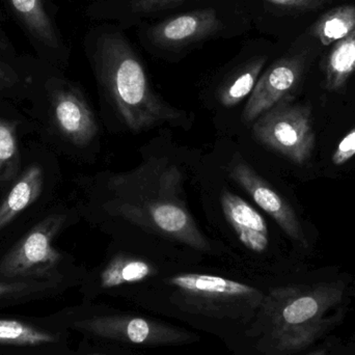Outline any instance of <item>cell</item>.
Returning a JSON list of instances; mask_svg holds the SVG:
<instances>
[{
  "label": "cell",
  "instance_id": "obj_1",
  "mask_svg": "<svg viewBox=\"0 0 355 355\" xmlns=\"http://www.w3.org/2000/svg\"><path fill=\"white\" fill-rule=\"evenodd\" d=\"M87 45L98 83L129 130L139 133L181 118L153 91L141 58L119 25L98 27Z\"/></svg>",
  "mask_w": 355,
  "mask_h": 355
},
{
  "label": "cell",
  "instance_id": "obj_2",
  "mask_svg": "<svg viewBox=\"0 0 355 355\" xmlns=\"http://www.w3.org/2000/svg\"><path fill=\"white\" fill-rule=\"evenodd\" d=\"M182 176L166 162H152L110 181L125 218L198 250L210 248L181 198Z\"/></svg>",
  "mask_w": 355,
  "mask_h": 355
},
{
  "label": "cell",
  "instance_id": "obj_3",
  "mask_svg": "<svg viewBox=\"0 0 355 355\" xmlns=\"http://www.w3.org/2000/svg\"><path fill=\"white\" fill-rule=\"evenodd\" d=\"M345 294L342 282L273 290L262 302L269 348L277 354H291L316 343L341 321Z\"/></svg>",
  "mask_w": 355,
  "mask_h": 355
},
{
  "label": "cell",
  "instance_id": "obj_4",
  "mask_svg": "<svg viewBox=\"0 0 355 355\" xmlns=\"http://www.w3.org/2000/svg\"><path fill=\"white\" fill-rule=\"evenodd\" d=\"M250 17L244 0H202V6L143 23L141 44L162 55H178L219 37L243 33Z\"/></svg>",
  "mask_w": 355,
  "mask_h": 355
},
{
  "label": "cell",
  "instance_id": "obj_5",
  "mask_svg": "<svg viewBox=\"0 0 355 355\" xmlns=\"http://www.w3.org/2000/svg\"><path fill=\"white\" fill-rule=\"evenodd\" d=\"M170 284L179 291L185 310L196 314L235 318L264 300L256 288L214 275L185 273L173 277Z\"/></svg>",
  "mask_w": 355,
  "mask_h": 355
},
{
  "label": "cell",
  "instance_id": "obj_6",
  "mask_svg": "<svg viewBox=\"0 0 355 355\" xmlns=\"http://www.w3.org/2000/svg\"><path fill=\"white\" fill-rule=\"evenodd\" d=\"M66 216L53 214L37 223L0 260V279L51 281L62 256L53 245Z\"/></svg>",
  "mask_w": 355,
  "mask_h": 355
},
{
  "label": "cell",
  "instance_id": "obj_7",
  "mask_svg": "<svg viewBox=\"0 0 355 355\" xmlns=\"http://www.w3.org/2000/svg\"><path fill=\"white\" fill-rule=\"evenodd\" d=\"M260 143L294 164L310 159L316 144L312 114L308 106L286 100L261 114L252 126Z\"/></svg>",
  "mask_w": 355,
  "mask_h": 355
},
{
  "label": "cell",
  "instance_id": "obj_8",
  "mask_svg": "<svg viewBox=\"0 0 355 355\" xmlns=\"http://www.w3.org/2000/svg\"><path fill=\"white\" fill-rule=\"evenodd\" d=\"M304 60L300 55L284 56L263 71L248 98L242 120L254 122L261 114L281 102L292 99L304 74Z\"/></svg>",
  "mask_w": 355,
  "mask_h": 355
},
{
  "label": "cell",
  "instance_id": "obj_9",
  "mask_svg": "<svg viewBox=\"0 0 355 355\" xmlns=\"http://www.w3.org/2000/svg\"><path fill=\"white\" fill-rule=\"evenodd\" d=\"M74 327L104 339L145 345H164L185 341L186 335L162 323L133 317H95L78 321Z\"/></svg>",
  "mask_w": 355,
  "mask_h": 355
},
{
  "label": "cell",
  "instance_id": "obj_10",
  "mask_svg": "<svg viewBox=\"0 0 355 355\" xmlns=\"http://www.w3.org/2000/svg\"><path fill=\"white\" fill-rule=\"evenodd\" d=\"M231 176L250 194L254 202L268 213L294 241L306 248L308 240L293 208L254 170L243 162L234 164Z\"/></svg>",
  "mask_w": 355,
  "mask_h": 355
},
{
  "label": "cell",
  "instance_id": "obj_11",
  "mask_svg": "<svg viewBox=\"0 0 355 355\" xmlns=\"http://www.w3.org/2000/svg\"><path fill=\"white\" fill-rule=\"evenodd\" d=\"M54 124L62 137L76 146H85L98 132L97 121L78 89L70 85L54 89L51 97Z\"/></svg>",
  "mask_w": 355,
  "mask_h": 355
},
{
  "label": "cell",
  "instance_id": "obj_12",
  "mask_svg": "<svg viewBox=\"0 0 355 355\" xmlns=\"http://www.w3.org/2000/svg\"><path fill=\"white\" fill-rule=\"evenodd\" d=\"M221 207L227 223L245 248L256 252L267 250L269 237L266 221L252 205L225 190L221 196Z\"/></svg>",
  "mask_w": 355,
  "mask_h": 355
},
{
  "label": "cell",
  "instance_id": "obj_13",
  "mask_svg": "<svg viewBox=\"0 0 355 355\" xmlns=\"http://www.w3.org/2000/svg\"><path fill=\"white\" fill-rule=\"evenodd\" d=\"M268 56L256 53L246 55L225 77L218 89V99L225 107L238 105L254 91L266 66Z\"/></svg>",
  "mask_w": 355,
  "mask_h": 355
},
{
  "label": "cell",
  "instance_id": "obj_14",
  "mask_svg": "<svg viewBox=\"0 0 355 355\" xmlns=\"http://www.w3.org/2000/svg\"><path fill=\"white\" fill-rule=\"evenodd\" d=\"M44 188V171L33 164L26 168L0 204V231L33 204Z\"/></svg>",
  "mask_w": 355,
  "mask_h": 355
},
{
  "label": "cell",
  "instance_id": "obj_15",
  "mask_svg": "<svg viewBox=\"0 0 355 355\" xmlns=\"http://www.w3.org/2000/svg\"><path fill=\"white\" fill-rule=\"evenodd\" d=\"M17 16L31 35L47 47H60V42L53 23L46 12L43 0H8Z\"/></svg>",
  "mask_w": 355,
  "mask_h": 355
},
{
  "label": "cell",
  "instance_id": "obj_16",
  "mask_svg": "<svg viewBox=\"0 0 355 355\" xmlns=\"http://www.w3.org/2000/svg\"><path fill=\"white\" fill-rule=\"evenodd\" d=\"M355 72V29L336 42L325 66V87L336 92L343 89Z\"/></svg>",
  "mask_w": 355,
  "mask_h": 355
},
{
  "label": "cell",
  "instance_id": "obj_17",
  "mask_svg": "<svg viewBox=\"0 0 355 355\" xmlns=\"http://www.w3.org/2000/svg\"><path fill=\"white\" fill-rule=\"evenodd\" d=\"M152 275L153 268L146 261L119 256L102 271L100 279L102 287L114 288L125 284L139 283Z\"/></svg>",
  "mask_w": 355,
  "mask_h": 355
},
{
  "label": "cell",
  "instance_id": "obj_18",
  "mask_svg": "<svg viewBox=\"0 0 355 355\" xmlns=\"http://www.w3.org/2000/svg\"><path fill=\"white\" fill-rule=\"evenodd\" d=\"M355 29V6H342L325 12L314 26V35L324 46L344 39Z\"/></svg>",
  "mask_w": 355,
  "mask_h": 355
},
{
  "label": "cell",
  "instance_id": "obj_19",
  "mask_svg": "<svg viewBox=\"0 0 355 355\" xmlns=\"http://www.w3.org/2000/svg\"><path fill=\"white\" fill-rule=\"evenodd\" d=\"M55 336L27 323L0 319V344L16 346H42L55 343Z\"/></svg>",
  "mask_w": 355,
  "mask_h": 355
},
{
  "label": "cell",
  "instance_id": "obj_20",
  "mask_svg": "<svg viewBox=\"0 0 355 355\" xmlns=\"http://www.w3.org/2000/svg\"><path fill=\"white\" fill-rule=\"evenodd\" d=\"M20 166L17 124L0 118V181H10Z\"/></svg>",
  "mask_w": 355,
  "mask_h": 355
},
{
  "label": "cell",
  "instance_id": "obj_21",
  "mask_svg": "<svg viewBox=\"0 0 355 355\" xmlns=\"http://www.w3.org/2000/svg\"><path fill=\"white\" fill-rule=\"evenodd\" d=\"M54 279L51 281H35V279H23V281H10L0 279V300H15V298L27 297L35 294L44 293L48 290L53 289L56 286Z\"/></svg>",
  "mask_w": 355,
  "mask_h": 355
},
{
  "label": "cell",
  "instance_id": "obj_22",
  "mask_svg": "<svg viewBox=\"0 0 355 355\" xmlns=\"http://www.w3.org/2000/svg\"><path fill=\"white\" fill-rule=\"evenodd\" d=\"M198 1L200 0H129L126 10L128 16L137 19L151 18L153 16H159L162 12L182 8L190 2L196 4Z\"/></svg>",
  "mask_w": 355,
  "mask_h": 355
},
{
  "label": "cell",
  "instance_id": "obj_23",
  "mask_svg": "<svg viewBox=\"0 0 355 355\" xmlns=\"http://www.w3.org/2000/svg\"><path fill=\"white\" fill-rule=\"evenodd\" d=\"M329 0H261L264 8L269 10H300L318 8Z\"/></svg>",
  "mask_w": 355,
  "mask_h": 355
},
{
  "label": "cell",
  "instance_id": "obj_24",
  "mask_svg": "<svg viewBox=\"0 0 355 355\" xmlns=\"http://www.w3.org/2000/svg\"><path fill=\"white\" fill-rule=\"evenodd\" d=\"M355 156V127L352 128L345 137H343L333 157L331 162L335 166H341L343 164H347L350 159H352Z\"/></svg>",
  "mask_w": 355,
  "mask_h": 355
},
{
  "label": "cell",
  "instance_id": "obj_25",
  "mask_svg": "<svg viewBox=\"0 0 355 355\" xmlns=\"http://www.w3.org/2000/svg\"><path fill=\"white\" fill-rule=\"evenodd\" d=\"M16 77L12 69L0 60V93L16 83Z\"/></svg>",
  "mask_w": 355,
  "mask_h": 355
},
{
  "label": "cell",
  "instance_id": "obj_26",
  "mask_svg": "<svg viewBox=\"0 0 355 355\" xmlns=\"http://www.w3.org/2000/svg\"><path fill=\"white\" fill-rule=\"evenodd\" d=\"M304 355H327V349H318L314 350V352H309V354Z\"/></svg>",
  "mask_w": 355,
  "mask_h": 355
}]
</instances>
